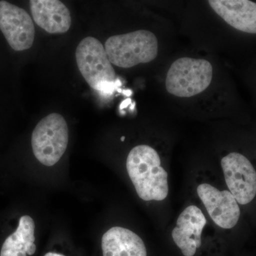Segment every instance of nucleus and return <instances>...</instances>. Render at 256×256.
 I'll list each match as a JSON object with an SVG mask.
<instances>
[{
    "mask_svg": "<svg viewBox=\"0 0 256 256\" xmlns=\"http://www.w3.org/2000/svg\"><path fill=\"white\" fill-rule=\"evenodd\" d=\"M34 230L35 224L33 218L28 215L22 216L16 232L4 240L0 256L34 255L36 250L34 244Z\"/></svg>",
    "mask_w": 256,
    "mask_h": 256,
    "instance_id": "nucleus-13",
    "label": "nucleus"
},
{
    "mask_svg": "<svg viewBox=\"0 0 256 256\" xmlns=\"http://www.w3.org/2000/svg\"><path fill=\"white\" fill-rule=\"evenodd\" d=\"M210 8L232 28L256 34V3L248 0H210Z\"/></svg>",
    "mask_w": 256,
    "mask_h": 256,
    "instance_id": "nucleus-10",
    "label": "nucleus"
},
{
    "mask_svg": "<svg viewBox=\"0 0 256 256\" xmlns=\"http://www.w3.org/2000/svg\"><path fill=\"white\" fill-rule=\"evenodd\" d=\"M212 78L213 68L210 62L184 57L172 64L166 74L165 86L172 95L190 98L204 92Z\"/></svg>",
    "mask_w": 256,
    "mask_h": 256,
    "instance_id": "nucleus-4",
    "label": "nucleus"
},
{
    "mask_svg": "<svg viewBox=\"0 0 256 256\" xmlns=\"http://www.w3.org/2000/svg\"><path fill=\"white\" fill-rule=\"evenodd\" d=\"M44 256H65L62 254H56V252H47Z\"/></svg>",
    "mask_w": 256,
    "mask_h": 256,
    "instance_id": "nucleus-15",
    "label": "nucleus"
},
{
    "mask_svg": "<svg viewBox=\"0 0 256 256\" xmlns=\"http://www.w3.org/2000/svg\"><path fill=\"white\" fill-rule=\"evenodd\" d=\"M104 256H146L144 242L129 229L114 226L102 237Z\"/></svg>",
    "mask_w": 256,
    "mask_h": 256,
    "instance_id": "nucleus-12",
    "label": "nucleus"
},
{
    "mask_svg": "<svg viewBox=\"0 0 256 256\" xmlns=\"http://www.w3.org/2000/svg\"><path fill=\"white\" fill-rule=\"evenodd\" d=\"M68 128L63 116L52 114L36 124L32 136L34 154L45 166L56 164L66 150Z\"/></svg>",
    "mask_w": 256,
    "mask_h": 256,
    "instance_id": "nucleus-5",
    "label": "nucleus"
},
{
    "mask_svg": "<svg viewBox=\"0 0 256 256\" xmlns=\"http://www.w3.org/2000/svg\"><path fill=\"white\" fill-rule=\"evenodd\" d=\"M32 16L35 23L50 34H64L72 25L70 12L58 0H31Z\"/></svg>",
    "mask_w": 256,
    "mask_h": 256,
    "instance_id": "nucleus-11",
    "label": "nucleus"
},
{
    "mask_svg": "<svg viewBox=\"0 0 256 256\" xmlns=\"http://www.w3.org/2000/svg\"><path fill=\"white\" fill-rule=\"evenodd\" d=\"M76 60L82 77L94 90L111 94L117 88L118 79L116 78L105 47L97 38H84L77 46Z\"/></svg>",
    "mask_w": 256,
    "mask_h": 256,
    "instance_id": "nucleus-2",
    "label": "nucleus"
},
{
    "mask_svg": "<svg viewBox=\"0 0 256 256\" xmlns=\"http://www.w3.org/2000/svg\"><path fill=\"white\" fill-rule=\"evenodd\" d=\"M105 50L111 64L120 68H131L156 60L158 41L152 32L138 30L110 37L106 42Z\"/></svg>",
    "mask_w": 256,
    "mask_h": 256,
    "instance_id": "nucleus-3",
    "label": "nucleus"
},
{
    "mask_svg": "<svg viewBox=\"0 0 256 256\" xmlns=\"http://www.w3.org/2000/svg\"><path fill=\"white\" fill-rule=\"evenodd\" d=\"M197 194L216 225L226 229L234 228L236 225L240 218V208L230 192L220 191L204 183L198 185Z\"/></svg>",
    "mask_w": 256,
    "mask_h": 256,
    "instance_id": "nucleus-8",
    "label": "nucleus"
},
{
    "mask_svg": "<svg viewBox=\"0 0 256 256\" xmlns=\"http://www.w3.org/2000/svg\"><path fill=\"white\" fill-rule=\"evenodd\" d=\"M0 30L15 50L31 48L35 28L31 16L22 8L6 1H0Z\"/></svg>",
    "mask_w": 256,
    "mask_h": 256,
    "instance_id": "nucleus-7",
    "label": "nucleus"
},
{
    "mask_svg": "<svg viewBox=\"0 0 256 256\" xmlns=\"http://www.w3.org/2000/svg\"><path fill=\"white\" fill-rule=\"evenodd\" d=\"M206 220L201 210L192 205L182 212L172 236L184 256H193L201 247V236Z\"/></svg>",
    "mask_w": 256,
    "mask_h": 256,
    "instance_id": "nucleus-9",
    "label": "nucleus"
},
{
    "mask_svg": "<svg viewBox=\"0 0 256 256\" xmlns=\"http://www.w3.org/2000/svg\"><path fill=\"white\" fill-rule=\"evenodd\" d=\"M126 166L130 178L140 198L146 202L162 201L169 192L168 172L150 146H138L128 154Z\"/></svg>",
    "mask_w": 256,
    "mask_h": 256,
    "instance_id": "nucleus-1",
    "label": "nucleus"
},
{
    "mask_svg": "<svg viewBox=\"0 0 256 256\" xmlns=\"http://www.w3.org/2000/svg\"><path fill=\"white\" fill-rule=\"evenodd\" d=\"M124 139H126V138H124V136H122V137L121 138V141H122V142H124Z\"/></svg>",
    "mask_w": 256,
    "mask_h": 256,
    "instance_id": "nucleus-16",
    "label": "nucleus"
},
{
    "mask_svg": "<svg viewBox=\"0 0 256 256\" xmlns=\"http://www.w3.org/2000/svg\"><path fill=\"white\" fill-rule=\"evenodd\" d=\"M131 101L130 100V99H128V100H126L124 101V102L121 104L120 105V108L122 109L124 108L127 107L128 105H129L130 104Z\"/></svg>",
    "mask_w": 256,
    "mask_h": 256,
    "instance_id": "nucleus-14",
    "label": "nucleus"
},
{
    "mask_svg": "<svg viewBox=\"0 0 256 256\" xmlns=\"http://www.w3.org/2000/svg\"><path fill=\"white\" fill-rule=\"evenodd\" d=\"M229 192L240 204L252 202L256 195V171L250 162L238 152H232L220 162Z\"/></svg>",
    "mask_w": 256,
    "mask_h": 256,
    "instance_id": "nucleus-6",
    "label": "nucleus"
}]
</instances>
